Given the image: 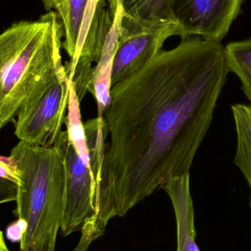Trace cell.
I'll return each mask as SVG.
<instances>
[{
	"label": "cell",
	"mask_w": 251,
	"mask_h": 251,
	"mask_svg": "<svg viewBox=\"0 0 251 251\" xmlns=\"http://www.w3.org/2000/svg\"><path fill=\"white\" fill-rule=\"evenodd\" d=\"M228 74L220 41L190 37L112 86L91 234L101 237L112 218L190 174Z\"/></svg>",
	"instance_id": "6da1fadb"
},
{
	"label": "cell",
	"mask_w": 251,
	"mask_h": 251,
	"mask_svg": "<svg viewBox=\"0 0 251 251\" xmlns=\"http://www.w3.org/2000/svg\"><path fill=\"white\" fill-rule=\"evenodd\" d=\"M66 133L51 147L20 140L9 156L19 179L15 213L23 223L21 251H55L67 190Z\"/></svg>",
	"instance_id": "7a4b0ae2"
},
{
	"label": "cell",
	"mask_w": 251,
	"mask_h": 251,
	"mask_svg": "<svg viewBox=\"0 0 251 251\" xmlns=\"http://www.w3.org/2000/svg\"><path fill=\"white\" fill-rule=\"evenodd\" d=\"M63 22L50 11L35 22L13 24L0 34V129L25 101L57 78L62 63Z\"/></svg>",
	"instance_id": "3957f363"
},
{
	"label": "cell",
	"mask_w": 251,
	"mask_h": 251,
	"mask_svg": "<svg viewBox=\"0 0 251 251\" xmlns=\"http://www.w3.org/2000/svg\"><path fill=\"white\" fill-rule=\"evenodd\" d=\"M70 85L65 68L25 101L15 122V134L21 141L41 147L54 146L66 122Z\"/></svg>",
	"instance_id": "277c9868"
},
{
	"label": "cell",
	"mask_w": 251,
	"mask_h": 251,
	"mask_svg": "<svg viewBox=\"0 0 251 251\" xmlns=\"http://www.w3.org/2000/svg\"><path fill=\"white\" fill-rule=\"evenodd\" d=\"M176 20L138 25L122 22L112 69V86L128 79L143 69L162 51L164 43L172 36L181 37Z\"/></svg>",
	"instance_id": "5b68a950"
},
{
	"label": "cell",
	"mask_w": 251,
	"mask_h": 251,
	"mask_svg": "<svg viewBox=\"0 0 251 251\" xmlns=\"http://www.w3.org/2000/svg\"><path fill=\"white\" fill-rule=\"evenodd\" d=\"M243 0H174L173 11L181 38L200 37L220 41L241 11Z\"/></svg>",
	"instance_id": "8992f818"
},
{
	"label": "cell",
	"mask_w": 251,
	"mask_h": 251,
	"mask_svg": "<svg viewBox=\"0 0 251 251\" xmlns=\"http://www.w3.org/2000/svg\"><path fill=\"white\" fill-rule=\"evenodd\" d=\"M168 193L175 211L177 251H201L196 244L194 208L190 194V174L168 180L162 187Z\"/></svg>",
	"instance_id": "52a82bcc"
},
{
	"label": "cell",
	"mask_w": 251,
	"mask_h": 251,
	"mask_svg": "<svg viewBox=\"0 0 251 251\" xmlns=\"http://www.w3.org/2000/svg\"><path fill=\"white\" fill-rule=\"evenodd\" d=\"M123 10V23L143 25L176 20L174 0H119Z\"/></svg>",
	"instance_id": "ba28073f"
},
{
	"label": "cell",
	"mask_w": 251,
	"mask_h": 251,
	"mask_svg": "<svg viewBox=\"0 0 251 251\" xmlns=\"http://www.w3.org/2000/svg\"><path fill=\"white\" fill-rule=\"evenodd\" d=\"M231 110L237 140L234 162L247 180L251 191V104H236L231 106Z\"/></svg>",
	"instance_id": "9c48e42d"
},
{
	"label": "cell",
	"mask_w": 251,
	"mask_h": 251,
	"mask_svg": "<svg viewBox=\"0 0 251 251\" xmlns=\"http://www.w3.org/2000/svg\"><path fill=\"white\" fill-rule=\"evenodd\" d=\"M228 73L235 74L242 82V91L251 103V38L225 47Z\"/></svg>",
	"instance_id": "30bf717a"
},
{
	"label": "cell",
	"mask_w": 251,
	"mask_h": 251,
	"mask_svg": "<svg viewBox=\"0 0 251 251\" xmlns=\"http://www.w3.org/2000/svg\"><path fill=\"white\" fill-rule=\"evenodd\" d=\"M88 0H66L57 10L64 28L63 48L72 60L76 53L78 38Z\"/></svg>",
	"instance_id": "8fae6325"
},
{
	"label": "cell",
	"mask_w": 251,
	"mask_h": 251,
	"mask_svg": "<svg viewBox=\"0 0 251 251\" xmlns=\"http://www.w3.org/2000/svg\"><path fill=\"white\" fill-rule=\"evenodd\" d=\"M113 63V57L101 55L94 69L89 92L95 97L98 110L97 118L100 119H104V112L110 102Z\"/></svg>",
	"instance_id": "7c38bea8"
},
{
	"label": "cell",
	"mask_w": 251,
	"mask_h": 251,
	"mask_svg": "<svg viewBox=\"0 0 251 251\" xmlns=\"http://www.w3.org/2000/svg\"><path fill=\"white\" fill-rule=\"evenodd\" d=\"M18 183L9 178L0 177V205L16 201L18 194Z\"/></svg>",
	"instance_id": "4fadbf2b"
},
{
	"label": "cell",
	"mask_w": 251,
	"mask_h": 251,
	"mask_svg": "<svg viewBox=\"0 0 251 251\" xmlns=\"http://www.w3.org/2000/svg\"><path fill=\"white\" fill-rule=\"evenodd\" d=\"M0 177L13 180L18 183L17 174L10 158L0 156Z\"/></svg>",
	"instance_id": "5bb4252c"
},
{
	"label": "cell",
	"mask_w": 251,
	"mask_h": 251,
	"mask_svg": "<svg viewBox=\"0 0 251 251\" xmlns=\"http://www.w3.org/2000/svg\"><path fill=\"white\" fill-rule=\"evenodd\" d=\"M42 1L45 8L50 11L53 9L57 10L63 7L66 0H42Z\"/></svg>",
	"instance_id": "9a60e30c"
},
{
	"label": "cell",
	"mask_w": 251,
	"mask_h": 251,
	"mask_svg": "<svg viewBox=\"0 0 251 251\" xmlns=\"http://www.w3.org/2000/svg\"></svg>",
	"instance_id": "2e32d148"
}]
</instances>
